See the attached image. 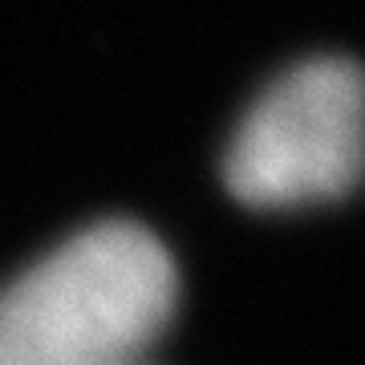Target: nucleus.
Instances as JSON below:
<instances>
[{
	"label": "nucleus",
	"mask_w": 365,
	"mask_h": 365,
	"mask_svg": "<svg viewBox=\"0 0 365 365\" xmlns=\"http://www.w3.org/2000/svg\"><path fill=\"white\" fill-rule=\"evenodd\" d=\"M179 272L130 220L81 227L0 292V365H130L167 329Z\"/></svg>",
	"instance_id": "nucleus-1"
},
{
	"label": "nucleus",
	"mask_w": 365,
	"mask_h": 365,
	"mask_svg": "<svg viewBox=\"0 0 365 365\" xmlns=\"http://www.w3.org/2000/svg\"><path fill=\"white\" fill-rule=\"evenodd\" d=\"M365 179V69L313 57L272 81L240 122L223 182L248 207H304Z\"/></svg>",
	"instance_id": "nucleus-2"
},
{
	"label": "nucleus",
	"mask_w": 365,
	"mask_h": 365,
	"mask_svg": "<svg viewBox=\"0 0 365 365\" xmlns=\"http://www.w3.org/2000/svg\"><path fill=\"white\" fill-rule=\"evenodd\" d=\"M130 365H143V361H130Z\"/></svg>",
	"instance_id": "nucleus-3"
}]
</instances>
